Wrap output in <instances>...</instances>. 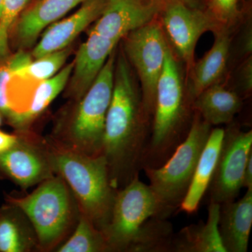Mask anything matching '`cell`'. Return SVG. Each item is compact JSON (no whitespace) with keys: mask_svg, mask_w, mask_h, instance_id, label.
<instances>
[{"mask_svg":"<svg viewBox=\"0 0 252 252\" xmlns=\"http://www.w3.org/2000/svg\"><path fill=\"white\" fill-rule=\"evenodd\" d=\"M152 118L144 109L140 86L124 53L116 59L114 86L107 117L102 155L113 187L124 188L142 170Z\"/></svg>","mask_w":252,"mask_h":252,"instance_id":"1","label":"cell"},{"mask_svg":"<svg viewBox=\"0 0 252 252\" xmlns=\"http://www.w3.org/2000/svg\"><path fill=\"white\" fill-rule=\"evenodd\" d=\"M172 214L136 176L116 195L103 232L109 252H171Z\"/></svg>","mask_w":252,"mask_h":252,"instance_id":"2","label":"cell"},{"mask_svg":"<svg viewBox=\"0 0 252 252\" xmlns=\"http://www.w3.org/2000/svg\"><path fill=\"white\" fill-rule=\"evenodd\" d=\"M187 82L175 53L169 46L157 87L155 107L143 167H158L167 161L190 130L194 111Z\"/></svg>","mask_w":252,"mask_h":252,"instance_id":"3","label":"cell"},{"mask_svg":"<svg viewBox=\"0 0 252 252\" xmlns=\"http://www.w3.org/2000/svg\"><path fill=\"white\" fill-rule=\"evenodd\" d=\"M55 175L62 177L72 190L80 212L103 233L107 228L116 195L103 156L78 153L44 138Z\"/></svg>","mask_w":252,"mask_h":252,"instance_id":"4","label":"cell"},{"mask_svg":"<svg viewBox=\"0 0 252 252\" xmlns=\"http://www.w3.org/2000/svg\"><path fill=\"white\" fill-rule=\"evenodd\" d=\"M23 195L6 194V203L21 209L31 220L38 240V252H54L77 225L80 210L72 190L55 175Z\"/></svg>","mask_w":252,"mask_h":252,"instance_id":"5","label":"cell"},{"mask_svg":"<svg viewBox=\"0 0 252 252\" xmlns=\"http://www.w3.org/2000/svg\"><path fill=\"white\" fill-rule=\"evenodd\" d=\"M115 51L66 121L49 138L63 148L90 157L102 155L104 126L114 86Z\"/></svg>","mask_w":252,"mask_h":252,"instance_id":"6","label":"cell"},{"mask_svg":"<svg viewBox=\"0 0 252 252\" xmlns=\"http://www.w3.org/2000/svg\"><path fill=\"white\" fill-rule=\"evenodd\" d=\"M212 126L194 112L188 135L160 167L142 168L149 186L172 213L179 210L188 191L195 167Z\"/></svg>","mask_w":252,"mask_h":252,"instance_id":"7","label":"cell"},{"mask_svg":"<svg viewBox=\"0 0 252 252\" xmlns=\"http://www.w3.org/2000/svg\"><path fill=\"white\" fill-rule=\"evenodd\" d=\"M123 39L124 54L138 77L144 109L152 120L158 81L170 44L157 18Z\"/></svg>","mask_w":252,"mask_h":252,"instance_id":"8","label":"cell"},{"mask_svg":"<svg viewBox=\"0 0 252 252\" xmlns=\"http://www.w3.org/2000/svg\"><path fill=\"white\" fill-rule=\"evenodd\" d=\"M208 188L210 201L220 204L233 201L243 189L244 171L252 154V131L242 130L228 124Z\"/></svg>","mask_w":252,"mask_h":252,"instance_id":"9","label":"cell"},{"mask_svg":"<svg viewBox=\"0 0 252 252\" xmlns=\"http://www.w3.org/2000/svg\"><path fill=\"white\" fill-rule=\"evenodd\" d=\"M17 134L16 143L0 154V177L26 190L54 177L55 173L44 138L30 131Z\"/></svg>","mask_w":252,"mask_h":252,"instance_id":"10","label":"cell"},{"mask_svg":"<svg viewBox=\"0 0 252 252\" xmlns=\"http://www.w3.org/2000/svg\"><path fill=\"white\" fill-rule=\"evenodd\" d=\"M160 23L171 49L186 65L187 74L193 67L195 50L200 36L220 26L206 10L180 3L167 4L160 14Z\"/></svg>","mask_w":252,"mask_h":252,"instance_id":"11","label":"cell"},{"mask_svg":"<svg viewBox=\"0 0 252 252\" xmlns=\"http://www.w3.org/2000/svg\"><path fill=\"white\" fill-rule=\"evenodd\" d=\"M163 9L158 0H107L91 31L119 42L131 32L157 19Z\"/></svg>","mask_w":252,"mask_h":252,"instance_id":"12","label":"cell"},{"mask_svg":"<svg viewBox=\"0 0 252 252\" xmlns=\"http://www.w3.org/2000/svg\"><path fill=\"white\" fill-rule=\"evenodd\" d=\"M119 42L89 32L87 39L78 50L71 74L69 97L80 99L94 84Z\"/></svg>","mask_w":252,"mask_h":252,"instance_id":"13","label":"cell"},{"mask_svg":"<svg viewBox=\"0 0 252 252\" xmlns=\"http://www.w3.org/2000/svg\"><path fill=\"white\" fill-rule=\"evenodd\" d=\"M107 0H86L74 14L51 24L32 51L34 59L66 49L91 23L102 14Z\"/></svg>","mask_w":252,"mask_h":252,"instance_id":"14","label":"cell"},{"mask_svg":"<svg viewBox=\"0 0 252 252\" xmlns=\"http://www.w3.org/2000/svg\"><path fill=\"white\" fill-rule=\"evenodd\" d=\"M252 225V189L238 200L220 204L218 230L225 252H246Z\"/></svg>","mask_w":252,"mask_h":252,"instance_id":"15","label":"cell"},{"mask_svg":"<svg viewBox=\"0 0 252 252\" xmlns=\"http://www.w3.org/2000/svg\"><path fill=\"white\" fill-rule=\"evenodd\" d=\"M214 33L215 39L211 49L194 63L187 74L189 82L187 86L193 99L209 86L220 83L226 70L231 47L229 28H220Z\"/></svg>","mask_w":252,"mask_h":252,"instance_id":"16","label":"cell"},{"mask_svg":"<svg viewBox=\"0 0 252 252\" xmlns=\"http://www.w3.org/2000/svg\"><path fill=\"white\" fill-rule=\"evenodd\" d=\"M79 4L75 0H41L23 12L16 23L18 45L31 47L46 28L59 21Z\"/></svg>","mask_w":252,"mask_h":252,"instance_id":"17","label":"cell"},{"mask_svg":"<svg viewBox=\"0 0 252 252\" xmlns=\"http://www.w3.org/2000/svg\"><path fill=\"white\" fill-rule=\"evenodd\" d=\"M223 135L224 129L221 127L212 129L199 158L188 191L179 207L180 211L193 214L198 210L204 195L211 183Z\"/></svg>","mask_w":252,"mask_h":252,"instance_id":"18","label":"cell"},{"mask_svg":"<svg viewBox=\"0 0 252 252\" xmlns=\"http://www.w3.org/2000/svg\"><path fill=\"white\" fill-rule=\"evenodd\" d=\"M220 204L210 201L206 221L189 225L175 233L171 252H225L218 230Z\"/></svg>","mask_w":252,"mask_h":252,"instance_id":"19","label":"cell"},{"mask_svg":"<svg viewBox=\"0 0 252 252\" xmlns=\"http://www.w3.org/2000/svg\"><path fill=\"white\" fill-rule=\"evenodd\" d=\"M194 112L210 125L230 124L243 107V99L235 91L220 83L209 86L193 99Z\"/></svg>","mask_w":252,"mask_h":252,"instance_id":"20","label":"cell"},{"mask_svg":"<svg viewBox=\"0 0 252 252\" xmlns=\"http://www.w3.org/2000/svg\"><path fill=\"white\" fill-rule=\"evenodd\" d=\"M38 252V240L24 212L6 203L0 208V252Z\"/></svg>","mask_w":252,"mask_h":252,"instance_id":"21","label":"cell"},{"mask_svg":"<svg viewBox=\"0 0 252 252\" xmlns=\"http://www.w3.org/2000/svg\"><path fill=\"white\" fill-rule=\"evenodd\" d=\"M73 63L67 64L54 77L36 84L29 107L18 119L17 132L29 131L30 126L42 114L67 85L73 69Z\"/></svg>","mask_w":252,"mask_h":252,"instance_id":"22","label":"cell"},{"mask_svg":"<svg viewBox=\"0 0 252 252\" xmlns=\"http://www.w3.org/2000/svg\"><path fill=\"white\" fill-rule=\"evenodd\" d=\"M54 252H109V248L103 233L80 213L72 233Z\"/></svg>","mask_w":252,"mask_h":252,"instance_id":"23","label":"cell"},{"mask_svg":"<svg viewBox=\"0 0 252 252\" xmlns=\"http://www.w3.org/2000/svg\"><path fill=\"white\" fill-rule=\"evenodd\" d=\"M69 49H64L32 61L26 67L11 72L34 81H42L54 77L67 61Z\"/></svg>","mask_w":252,"mask_h":252,"instance_id":"24","label":"cell"},{"mask_svg":"<svg viewBox=\"0 0 252 252\" xmlns=\"http://www.w3.org/2000/svg\"><path fill=\"white\" fill-rule=\"evenodd\" d=\"M28 1L29 0H4L0 16V59L7 56L10 30Z\"/></svg>","mask_w":252,"mask_h":252,"instance_id":"25","label":"cell"},{"mask_svg":"<svg viewBox=\"0 0 252 252\" xmlns=\"http://www.w3.org/2000/svg\"><path fill=\"white\" fill-rule=\"evenodd\" d=\"M239 0H206V11L222 28H230L238 20Z\"/></svg>","mask_w":252,"mask_h":252,"instance_id":"26","label":"cell"},{"mask_svg":"<svg viewBox=\"0 0 252 252\" xmlns=\"http://www.w3.org/2000/svg\"><path fill=\"white\" fill-rule=\"evenodd\" d=\"M237 82L242 94H250L252 90V56H248L239 66Z\"/></svg>","mask_w":252,"mask_h":252,"instance_id":"27","label":"cell"},{"mask_svg":"<svg viewBox=\"0 0 252 252\" xmlns=\"http://www.w3.org/2000/svg\"><path fill=\"white\" fill-rule=\"evenodd\" d=\"M252 25L248 24L240 34L239 53L245 58L251 56L252 51Z\"/></svg>","mask_w":252,"mask_h":252,"instance_id":"28","label":"cell"},{"mask_svg":"<svg viewBox=\"0 0 252 252\" xmlns=\"http://www.w3.org/2000/svg\"><path fill=\"white\" fill-rule=\"evenodd\" d=\"M18 139L17 133L9 134L0 130V154L4 153L16 143Z\"/></svg>","mask_w":252,"mask_h":252,"instance_id":"29","label":"cell"},{"mask_svg":"<svg viewBox=\"0 0 252 252\" xmlns=\"http://www.w3.org/2000/svg\"><path fill=\"white\" fill-rule=\"evenodd\" d=\"M158 1L161 3L164 7L167 4L180 3V4L187 5L189 7L204 9L203 6L205 5L206 0H158Z\"/></svg>","mask_w":252,"mask_h":252,"instance_id":"30","label":"cell"},{"mask_svg":"<svg viewBox=\"0 0 252 252\" xmlns=\"http://www.w3.org/2000/svg\"><path fill=\"white\" fill-rule=\"evenodd\" d=\"M243 188L252 189V154L249 158L244 171Z\"/></svg>","mask_w":252,"mask_h":252,"instance_id":"31","label":"cell"},{"mask_svg":"<svg viewBox=\"0 0 252 252\" xmlns=\"http://www.w3.org/2000/svg\"><path fill=\"white\" fill-rule=\"evenodd\" d=\"M3 4H4V0H0V16H1V11H2Z\"/></svg>","mask_w":252,"mask_h":252,"instance_id":"32","label":"cell"},{"mask_svg":"<svg viewBox=\"0 0 252 252\" xmlns=\"http://www.w3.org/2000/svg\"><path fill=\"white\" fill-rule=\"evenodd\" d=\"M78 3V4H80V3L84 2L86 0H75Z\"/></svg>","mask_w":252,"mask_h":252,"instance_id":"33","label":"cell"},{"mask_svg":"<svg viewBox=\"0 0 252 252\" xmlns=\"http://www.w3.org/2000/svg\"><path fill=\"white\" fill-rule=\"evenodd\" d=\"M1 122H2V119H1V114L0 112V126L1 125Z\"/></svg>","mask_w":252,"mask_h":252,"instance_id":"34","label":"cell"}]
</instances>
